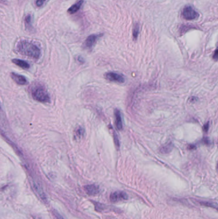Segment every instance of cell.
I'll use <instances>...</instances> for the list:
<instances>
[{
  "instance_id": "obj_2",
  "label": "cell",
  "mask_w": 218,
  "mask_h": 219,
  "mask_svg": "<svg viewBox=\"0 0 218 219\" xmlns=\"http://www.w3.org/2000/svg\"><path fill=\"white\" fill-rule=\"evenodd\" d=\"M31 94L32 98L38 102L48 103L51 101L47 89L40 84H37L31 88Z\"/></svg>"
},
{
  "instance_id": "obj_11",
  "label": "cell",
  "mask_w": 218,
  "mask_h": 219,
  "mask_svg": "<svg viewBox=\"0 0 218 219\" xmlns=\"http://www.w3.org/2000/svg\"><path fill=\"white\" fill-rule=\"evenodd\" d=\"M84 1L83 0H79L78 2L75 3L72 6H71L68 10V13L70 14H74L80 9Z\"/></svg>"
},
{
  "instance_id": "obj_16",
  "label": "cell",
  "mask_w": 218,
  "mask_h": 219,
  "mask_svg": "<svg viewBox=\"0 0 218 219\" xmlns=\"http://www.w3.org/2000/svg\"><path fill=\"white\" fill-rule=\"evenodd\" d=\"M139 32H140V26H139V25L136 24L135 25V26H134L133 31H132L133 38L135 40L137 39L138 34H139Z\"/></svg>"
},
{
  "instance_id": "obj_12",
  "label": "cell",
  "mask_w": 218,
  "mask_h": 219,
  "mask_svg": "<svg viewBox=\"0 0 218 219\" xmlns=\"http://www.w3.org/2000/svg\"><path fill=\"white\" fill-rule=\"evenodd\" d=\"M12 62L16 65L19 66V67H21L23 69H28L30 67V65L28 64L26 61H24L20 59L14 58L12 60Z\"/></svg>"
},
{
  "instance_id": "obj_15",
  "label": "cell",
  "mask_w": 218,
  "mask_h": 219,
  "mask_svg": "<svg viewBox=\"0 0 218 219\" xmlns=\"http://www.w3.org/2000/svg\"><path fill=\"white\" fill-rule=\"evenodd\" d=\"M85 134V129L79 126L74 132V137L75 138H81Z\"/></svg>"
},
{
  "instance_id": "obj_10",
  "label": "cell",
  "mask_w": 218,
  "mask_h": 219,
  "mask_svg": "<svg viewBox=\"0 0 218 219\" xmlns=\"http://www.w3.org/2000/svg\"><path fill=\"white\" fill-rule=\"evenodd\" d=\"M114 114L115 117V123L117 129L119 130H121L123 129V124H122V120H121V113L120 112L119 110L115 109L114 112Z\"/></svg>"
},
{
  "instance_id": "obj_18",
  "label": "cell",
  "mask_w": 218,
  "mask_h": 219,
  "mask_svg": "<svg viewBox=\"0 0 218 219\" xmlns=\"http://www.w3.org/2000/svg\"><path fill=\"white\" fill-rule=\"evenodd\" d=\"M113 137H114V141H115V144L116 145V146L118 147H120V142H119V137L118 136H117L116 133H115V132H114V135H113Z\"/></svg>"
},
{
  "instance_id": "obj_24",
  "label": "cell",
  "mask_w": 218,
  "mask_h": 219,
  "mask_svg": "<svg viewBox=\"0 0 218 219\" xmlns=\"http://www.w3.org/2000/svg\"><path fill=\"white\" fill-rule=\"evenodd\" d=\"M78 61L79 63H81V64H83V63L85 62V61H84V59L81 57H78Z\"/></svg>"
},
{
  "instance_id": "obj_17",
  "label": "cell",
  "mask_w": 218,
  "mask_h": 219,
  "mask_svg": "<svg viewBox=\"0 0 218 219\" xmlns=\"http://www.w3.org/2000/svg\"><path fill=\"white\" fill-rule=\"evenodd\" d=\"M25 24L27 28L31 27V17L30 15H28L25 18Z\"/></svg>"
},
{
  "instance_id": "obj_27",
  "label": "cell",
  "mask_w": 218,
  "mask_h": 219,
  "mask_svg": "<svg viewBox=\"0 0 218 219\" xmlns=\"http://www.w3.org/2000/svg\"><path fill=\"white\" fill-rule=\"evenodd\" d=\"M0 110H1V107H0Z\"/></svg>"
},
{
  "instance_id": "obj_5",
  "label": "cell",
  "mask_w": 218,
  "mask_h": 219,
  "mask_svg": "<svg viewBox=\"0 0 218 219\" xmlns=\"http://www.w3.org/2000/svg\"><path fill=\"white\" fill-rule=\"evenodd\" d=\"M103 34H98V35H91L87 37V39L85 41L84 43V47L86 49H90L94 47L96 42L99 39L100 37H102Z\"/></svg>"
},
{
  "instance_id": "obj_4",
  "label": "cell",
  "mask_w": 218,
  "mask_h": 219,
  "mask_svg": "<svg viewBox=\"0 0 218 219\" xmlns=\"http://www.w3.org/2000/svg\"><path fill=\"white\" fill-rule=\"evenodd\" d=\"M104 77L106 79L111 82H116L123 83L125 82V78L122 74L115 72H110L106 73Z\"/></svg>"
},
{
  "instance_id": "obj_13",
  "label": "cell",
  "mask_w": 218,
  "mask_h": 219,
  "mask_svg": "<svg viewBox=\"0 0 218 219\" xmlns=\"http://www.w3.org/2000/svg\"><path fill=\"white\" fill-rule=\"evenodd\" d=\"M33 188H34L35 190H36L37 193L42 198V199L45 200V199H46L45 195V193H44L43 190L41 189V187L40 186V185L38 184V183H36L35 182H33Z\"/></svg>"
},
{
  "instance_id": "obj_25",
  "label": "cell",
  "mask_w": 218,
  "mask_h": 219,
  "mask_svg": "<svg viewBox=\"0 0 218 219\" xmlns=\"http://www.w3.org/2000/svg\"><path fill=\"white\" fill-rule=\"evenodd\" d=\"M213 58L214 59V60H217V49L215 50L214 54V56H213Z\"/></svg>"
},
{
  "instance_id": "obj_1",
  "label": "cell",
  "mask_w": 218,
  "mask_h": 219,
  "mask_svg": "<svg viewBox=\"0 0 218 219\" xmlns=\"http://www.w3.org/2000/svg\"><path fill=\"white\" fill-rule=\"evenodd\" d=\"M17 51L24 56L39 59L41 56V50L38 46L31 42L28 40H21L17 44Z\"/></svg>"
},
{
  "instance_id": "obj_20",
  "label": "cell",
  "mask_w": 218,
  "mask_h": 219,
  "mask_svg": "<svg viewBox=\"0 0 218 219\" xmlns=\"http://www.w3.org/2000/svg\"><path fill=\"white\" fill-rule=\"evenodd\" d=\"M54 216H55V217H56V219H64V218H63L61 215H60L59 214V213H58L57 212H56V211H54Z\"/></svg>"
},
{
  "instance_id": "obj_7",
  "label": "cell",
  "mask_w": 218,
  "mask_h": 219,
  "mask_svg": "<svg viewBox=\"0 0 218 219\" xmlns=\"http://www.w3.org/2000/svg\"><path fill=\"white\" fill-rule=\"evenodd\" d=\"M0 133H1V136L3 137V138L4 139H5V141L8 143V144H9V145L12 147V148H13V149L15 151V153H16L17 154H18L19 156H20V157H23V154L22 151L19 149V147H18V146H17V145L15 144V143H14L13 142H12V141L10 140V139L6 135V134H5V133H4V132L2 131L1 129H0Z\"/></svg>"
},
{
  "instance_id": "obj_6",
  "label": "cell",
  "mask_w": 218,
  "mask_h": 219,
  "mask_svg": "<svg viewBox=\"0 0 218 219\" xmlns=\"http://www.w3.org/2000/svg\"><path fill=\"white\" fill-rule=\"evenodd\" d=\"M110 201L113 203H116L120 201L127 200L128 199L127 194L124 192L117 191L112 193L110 195Z\"/></svg>"
},
{
  "instance_id": "obj_14",
  "label": "cell",
  "mask_w": 218,
  "mask_h": 219,
  "mask_svg": "<svg viewBox=\"0 0 218 219\" xmlns=\"http://www.w3.org/2000/svg\"><path fill=\"white\" fill-rule=\"evenodd\" d=\"M173 147V146L172 144V143L170 142V143H169V144H168L161 147V149H160L161 153H164V154L168 153L170 152L171 150H172Z\"/></svg>"
},
{
  "instance_id": "obj_8",
  "label": "cell",
  "mask_w": 218,
  "mask_h": 219,
  "mask_svg": "<svg viewBox=\"0 0 218 219\" xmlns=\"http://www.w3.org/2000/svg\"><path fill=\"white\" fill-rule=\"evenodd\" d=\"M10 76L18 85H25L28 83L26 77H24V76L19 74L18 73H12L10 74Z\"/></svg>"
},
{
  "instance_id": "obj_3",
  "label": "cell",
  "mask_w": 218,
  "mask_h": 219,
  "mask_svg": "<svg viewBox=\"0 0 218 219\" xmlns=\"http://www.w3.org/2000/svg\"><path fill=\"white\" fill-rule=\"evenodd\" d=\"M199 14L196 12L194 8L191 6H186L184 8L182 11V17L186 20H195L198 18Z\"/></svg>"
},
{
  "instance_id": "obj_9",
  "label": "cell",
  "mask_w": 218,
  "mask_h": 219,
  "mask_svg": "<svg viewBox=\"0 0 218 219\" xmlns=\"http://www.w3.org/2000/svg\"><path fill=\"white\" fill-rule=\"evenodd\" d=\"M85 190L87 194L90 195H97L99 192V187L95 184L86 185L85 187Z\"/></svg>"
},
{
  "instance_id": "obj_19",
  "label": "cell",
  "mask_w": 218,
  "mask_h": 219,
  "mask_svg": "<svg viewBox=\"0 0 218 219\" xmlns=\"http://www.w3.org/2000/svg\"><path fill=\"white\" fill-rule=\"evenodd\" d=\"M46 0H37L36 1V5L37 7H41L44 5V3L45 2Z\"/></svg>"
},
{
  "instance_id": "obj_21",
  "label": "cell",
  "mask_w": 218,
  "mask_h": 219,
  "mask_svg": "<svg viewBox=\"0 0 218 219\" xmlns=\"http://www.w3.org/2000/svg\"><path fill=\"white\" fill-rule=\"evenodd\" d=\"M200 203L202 205H205L207 206H211V207H214V204L211 203H208V202H206V203H205V202H201Z\"/></svg>"
},
{
  "instance_id": "obj_22",
  "label": "cell",
  "mask_w": 218,
  "mask_h": 219,
  "mask_svg": "<svg viewBox=\"0 0 218 219\" xmlns=\"http://www.w3.org/2000/svg\"><path fill=\"white\" fill-rule=\"evenodd\" d=\"M202 140H203L204 144H205L206 145H210L211 144V142H210V140H209V139L208 138H204Z\"/></svg>"
},
{
  "instance_id": "obj_23",
  "label": "cell",
  "mask_w": 218,
  "mask_h": 219,
  "mask_svg": "<svg viewBox=\"0 0 218 219\" xmlns=\"http://www.w3.org/2000/svg\"><path fill=\"white\" fill-rule=\"evenodd\" d=\"M208 128H209V123H207V124H205L204 125V126H203V130H204V132H207L208 131Z\"/></svg>"
},
{
  "instance_id": "obj_26",
  "label": "cell",
  "mask_w": 218,
  "mask_h": 219,
  "mask_svg": "<svg viewBox=\"0 0 218 219\" xmlns=\"http://www.w3.org/2000/svg\"><path fill=\"white\" fill-rule=\"evenodd\" d=\"M7 0H0V3H4V4H5L7 3Z\"/></svg>"
}]
</instances>
